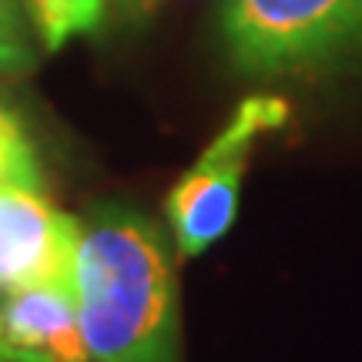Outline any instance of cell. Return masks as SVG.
Listing matches in <instances>:
<instances>
[{
	"instance_id": "1",
	"label": "cell",
	"mask_w": 362,
	"mask_h": 362,
	"mask_svg": "<svg viewBox=\"0 0 362 362\" xmlns=\"http://www.w3.org/2000/svg\"><path fill=\"white\" fill-rule=\"evenodd\" d=\"M74 298L94 362H181L168 238L128 205H90L74 252Z\"/></svg>"
},
{
	"instance_id": "2",
	"label": "cell",
	"mask_w": 362,
	"mask_h": 362,
	"mask_svg": "<svg viewBox=\"0 0 362 362\" xmlns=\"http://www.w3.org/2000/svg\"><path fill=\"white\" fill-rule=\"evenodd\" d=\"M221 34L248 78H302L362 51V0H225Z\"/></svg>"
},
{
	"instance_id": "3",
	"label": "cell",
	"mask_w": 362,
	"mask_h": 362,
	"mask_svg": "<svg viewBox=\"0 0 362 362\" xmlns=\"http://www.w3.org/2000/svg\"><path fill=\"white\" fill-rule=\"evenodd\" d=\"M288 121V104L275 94H252L238 104L215 141L198 155L165 198V218L181 255H202L221 242L238 218V198L248 175L255 144L282 131Z\"/></svg>"
},
{
	"instance_id": "4",
	"label": "cell",
	"mask_w": 362,
	"mask_h": 362,
	"mask_svg": "<svg viewBox=\"0 0 362 362\" xmlns=\"http://www.w3.org/2000/svg\"><path fill=\"white\" fill-rule=\"evenodd\" d=\"M81 218L40 192H0V296L44 282H74Z\"/></svg>"
},
{
	"instance_id": "5",
	"label": "cell",
	"mask_w": 362,
	"mask_h": 362,
	"mask_svg": "<svg viewBox=\"0 0 362 362\" xmlns=\"http://www.w3.org/2000/svg\"><path fill=\"white\" fill-rule=\"evenodd\" d=\"M0 329L17 362H94L78 319L74 282H44L7 292Z\"/></svg>"
},
{
	"instance_id": "6",
	"label": "cell",
	"mask_w": 362,
	"mask_h": 362,
	"mask_svg": "<svg viewBox=\"0 0 362 362\" xmlns=\"http://www.w3.org/2000/svg\"><path fill=\"white\" fill-rule=\"evenodd\" d=\"M34 37L44 51H61L67 40L90 37L107 21L111 0H21Z\"/></svg>"
},
{
	"instance_id": "7",
	"label": "cell",
	"mask_w": 362,
	"mask_h": 362,
	"mask_svg": "<svg viewBox=\"0 0 362 362\" xmlns=\"http://www.w3.org/2000/svg\"><path fill=\"white\" fill-rule=\"evenodd\" d=\"M40 192L44 188V171H40L37 151L21 128V121L0 104V192Z\"/></svg>"
},
{
	"instance_id": "8",
	"label": "cell",
	"mask_w": 362,
	"mask_h": 362,
	"mask_svg": "<svg viewBox=\"0 0 362 362\" xmlns=\"http://www.w3.org/2000/svg\"><path fill=\"white\" fill-rule=\"evenodd\" d=\"M34 44L27 30V13L17 0H0V74L21 78L34 71Z\"/></svg>"
},
{
	"instance_id": "9",
	"label": "cell",
	"mask_w": 362,
	"mask_h": 362,
	"mask_svg": "<svg viewBox=\"0 0 362 362\" xmlns=\"http://www.w3.org/2000/svg\"><path fill=\"white\" fill-rule=\"evenodd\" d=\"M155 4L158 0H111V7L121 21H128V24H141L148 21L151 13H155Z\"/></svg>"
},
{
	"instance_id": "10",
	"label": "cell",
	"mask_w": 362,
	"mask_h": 362,
	"mask_svg": "<svg viewBox=\"0 0 362 362\" xmlns=\"http://www.w3.org/2000/svg\"><path fill=\"white\" fill-rule=\"evenodd\" d=\"M0 362H17V356H13L11 342H7V336H4V329H0Z\"/></svg>"
}]
</instances>
